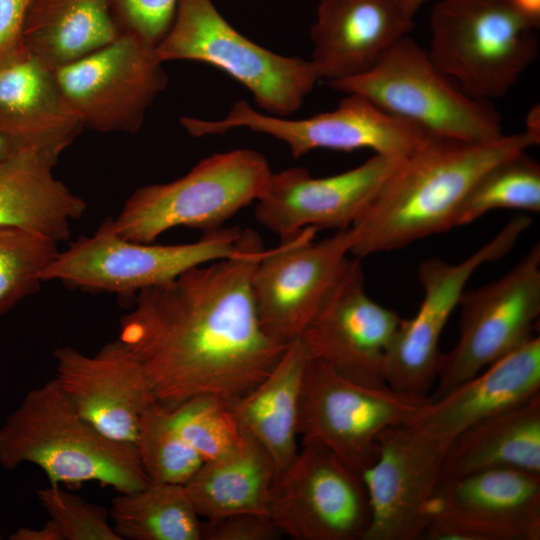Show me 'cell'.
Listing matches in <instances>:
<instances>
[{"mask_svg": "<svg viewBox=\"0 0 540 540\" xmlns=\"http://www.w3.org/2000/svg\"><path fill=\"white\" fill-rule=\"evenodd\" d=\"M41 505L64 540H122L108 522L109 512L50 484L37 492Z\"/></svg>", "mask_w": 540, "mask_h": 540, "instance_id": "d6a6232c", "label": "cell"}, {"mask_svg": "<svg viewBox=\"0 0 540 540\" xmlns=\"http://www.w3.org/2000/svg\"><path fill=\"white\" fill-rule=\"evenodd\" d=\"M264 251L259 234L245 228L232 256L137 293L118 339L142 365L158 403L173 408L201 394L233 402L279 361L289 343L264 330L251 286Z\"/></svg>", "mask_w": 540, "mask_h": 540, "instance_id": "6da1fadb", "label": "cell"}, {"mask_svg": "<svg viewBox=\"0 0 540 540\" xmlns=\"http://www.w3.org/2000/svg\"><path fill=\"white\" fill-rule=\"evenodd\" d=\"M276 478L264 447L242 430L228 454L201 464L184 488L200 517L215 520L238 513H263Z\"/></svg>", "mask_w": 540, "mask_h": 540, "instance_id": "484cf974", "label": "cell"}, {"mask_svg": "<svg viewBox=\"0 0 540 540\" xmlns=\"http://www.w3.org/2000/svg\"><path fill=\"white\" fill-rule=\"evenodd\" d=\"M403 158L374 154L352 169L321 178L303 167L273 172L255 202V219L279 239L307 227L348 229Z\"/></svg>", "mask_w": 540, "mask_h": 540, "instance_id": "d6986e66", "label": "cell"}, {"mask_svg": "<svg viewBox=\"0 0 540 540\" xmlns=\"http://www.w3.org/2000/svg\"><path fill=\"white\" fill-rule=\"evenodd\" d=\"M427 49L467 94L504 96L536 59L535 28L508 0H438L429 17Z\"/></svg>", "mask_w": 540, "mask_h": 540, "instance_id": "8992f818", "label": "cell"}, {"mask_svg": "<svg viewBox=\"0 0 540 540\" xmlns=\"http://www.w3.org/2000/svg\"><path fill=\"white\" fill-rule=\"evenodd\" d=\"M173 426L203 462L231 452L242 437L232 402L218 395L201 394L170 408Z\"/></svg>", "mask_w": 540, "mask_h": 540, "instance_id": "4dcf8cb0", "label": "cell"}, {"mask_svg": "<svg viewBox=\"0 0 540 540\" xmlns=\"http://www.w3.org/2000/svg\"><path fill=\"white\" fill-rule=\"evenodd\" d=\"M121 31L156 46L168 32L178 0H108Z\"/></svg>", "mask_w": 540, "mask_h": 540, "instance_id": "836d02e7", "label": "cell"}, {"mask_svg": "<svg viewBox=\"0 0 540 540\" xmlns=\"http://www.w3.org/2000/svg\"><path fill=\"white\" fill-rule=\"evenodd\" d=\"M317 229L304 228L264 251L251 280L264 330L288 344L314 318L342 273L353 244L350 228L315 241Z\"/></svg>", "mask_w": 540, "mask_h": 540, "instance_id": "9a60e30c", "label": "cell"}, {"mask_svg": "<svg viewBox=\"0 0 540 540\" xmlns=\"http://www.w3.org/2000/svg\"><path fill=\"white\" fill-rule=\"evenodd\" d=\"M527 215L512 218L491 240L459 263L429 258L418 266L423 299L414 317L403 319L386 351V385L400 392L427 395L442 361L439 343L471 276L504 257L531 225Z\"/></svg>", "mask_w": 540, "mask_h": 540, "instance_id": "8fae6325", "label": "cell"}, {"mask_svg": "<svg viewBox=\"0 0 540 540\" xmlns=\"http://www.w3.org/2000/svg\"><path fill=\"white\" fill-rule=\"evenodd\" d=\"M459 339L442 355L431 399L446 394L535 335L540 315V245L535 244L504 276L463 292Z\"/></svg>", "mask_w": 540, "mask_h": 540, "instance_id": "7c38bea8", "label": "cell"}, {"mask_svg": "<svg viewBox=\"0 0 540 540\" xmlns=\"http://www.w3.org/2000/svg\"><path fill=\"white\" fill-rule=\"evenodd\" d=\"M158 58L210 64L242 84L259 108L286 117L320 77L311 60L270 51L237 31L212 0H178L172 24L155 46Z\"/></svg>", "mask_w": 540, "mask_h": 540, "instance_id": "52a82bcc", "label": "cell"}, {"mask_svg": "<svg viewBox=\"0 0 540 540\" xmlns=\"http://www.w3.org/2000/svg\"><path fill=\"white\" fill-rule=\"evenodd\" d=\"M539 142L526 131L482 143L431 136L402 159L350 227V254L361 259L450 230L485 171Z\"/></svg>", "mask_w": 540, "mask_h": 540, "instance_id": "7a4b0ae2", "label": "cell"}, {"mask_svg": "<svg viewBox=\"0 0 540 540\" xmlns=\"http://www.w3.org/2000/svg\"><path fill=\"white\" fill-rule=\"evenodd\" d=\"M308 356L299 338L291 341L272 370L232 402L240 428L254 437L274 462L276 477L295 458L300 390Z\"/></svg>", "mask_w": 540, "mask_h": 540, "instance_id": "d4e9b609", "label": "cell"}, {"mask_svg": "<svg viewBox=\"0 0 540 540\" xmlns=\"http://www.w3.org/2000/svg\"><path fill=\"white\" fill-rule=\"evenodd\" d=\"M446 451L414 420L379 436L375 462L362 473L371 519L363 540H419Z\"/></svg>", "mask_w": 540, "mask_h": 540, "instance_id": "ac0fdd59", "label": "cell"}, {"mask_svg": "<svg viewBox=\"0 0 540 540\" xmlns=\"http://www.w3.org/2000/svg\"><path fill=\"white\" fill-rule=\"evenodd\" d=\"M32 0H0V66L26 51L24 26Z\"/></svg>", "mask_w": 540, "mask_h": 540, "instance_id": "d590c367", "label": "cell"}, {"mask_svg": "<svg viewBox=\"0 0 540 540\" xmlns=\"http://www.w3.org/2000/svg\"><path fill=\"white\" fill-rule=\"evenodd\" d=\"M55 164L23 145L0 167V227L37 233L56 243L70 237V223L84 214L86 203L54 177Z\"/></svg>", "mask_w": 540, "mask_h": 540, "instance_id": "603a6c76", "label": "cell"}, {"mask_svg": "<svg viewBox=\"0 0 540 540\" xmlns=\"http://www.w3.org/2000/svg\"><path fill=\"white\" fill-rule=\"evenodd\" d=\"M53 356L55 379L79 414L107 437L134 445L142 414L157 401L127 346L117 339L93 356L64 346Z\"/></svg>", "mask_w": 540, "mask_h": 540, "instance_id": "ffe728a7", "label": "cell"}, {"mask_svg": "<svg viewBox=\"0 0 540 540\" xmlns=\"http://www.w3.org/2000/svg\"><path fill=\"white\" fill-rule=\"evenodd\" d=\"M283 536L263 513H238L202 521L201 540H277Z\"/></svg>", "mask_w": 540, "mask_h": 540, "instance_id": "e575fe53", "label": "cell"}, {"mask_svg": "<svg viewBox=\"0 0 540 540\" xmlns=\"http://www.w3.org/2000/svg\"><path fill=\"white\" fill-rule=\"evenodd\" d=\"M514 10L535 29L540 26V0H508Z\"/></svg>", "mask_w": 540, "mask_h": 540, "instance_id": "74e56055", "label": "cell"}, {"mask_svg": "<svg viewBox=\"0 0 540 540\" xmlns=\"http://www.w3.org/2000/svg\"><path fill=\"white\" fill-rule=\"evenodd\" d=\"M431 397L404 393L388 385L356 383L327 363L308 358L300 390L297 435L318 444L362 475L376 460L379 436L414 420Z\"/></svg>", "mask_w": 540, "mask_h": 540, "instance_id": "ba28073f", "label": "cell"}, {"mask_svg": "<svg viewBox=\"0 0 540 540\" xmlns=\"http://www.w3.org/2000/svg\"><path fill=\"white\" fill-rule=\"evenodd\" d=\"M260 152L234 149L200 160L184 176L135 190L116 219L123 238L153 243L175 227L215 231L243 208L258 201L272 177Z\"/></svg>", "mask_w": 540, "mask_h": 540, "instance_id": "5b68a950", "label": "cell"}, {"mask_svg": "<svg viewBox=\"0 0 540 540\" xmlns=\"http://www.w3.org/2000/svg\"><path fill=\"white\" fill-rule=\"evenodd\" d=\"M120 32L108 0H32L24 44L54 71L109 44Z\"/></svg>", "mask_w": 540, "mask_h": 540, "instance_id": "4316f807", "label": "cell"}, {"mask_svg": "<svg viewBox=\"0 0 540 540\" xmlns=\"http://www.w3.org/2000/svg\"><path fill=\"white\" fill-rule=\"evenodd\" d=\"M83 126L54 71L28 50L0 66V131L57 162Z\"/></svg>", "mask_w": 540, "mask_h": 540, "instance_id": "7402d4cb", "label": "cell"}, {"mask_svg": "<svg viewBox=\"0 0 540 540\" xmlns=\"http://www.w3.org/2000/svg\"><path fill=\"white\" fill-rule=\"evenodd\" d=\"M508 468L540 475V391L482 418L448 449L440 479Z\"/></svg>", "mask_w": 540, "mask_h": 540, "instance_id": "cb8c5ba5", "label": "cell"}, {"mask_svg": "<svg viewBox=\"0 0 540 540\" xmlns=\"http://www.w3.org/2000/svg\"><path fill=\"white\" fill-rule=\"evenodd\" d=\"M134 447L150 483L185 485L203 463L173 426L170 408L158 402L142 414Z\"/></svg>", "mask_w": 540, "mask_h": 540, "instance_id": "f546056e", "label": "cell"}, {"mask_svg": "<svg viewBox=\"0 0 540 540\" xmlns=\"http://www.w3.org/2000/svg\"><path fill=\"white\" fill-rule=\"evenodd\" d=\"M11 540H64L57 524L49 519L40 528L21 527L9 536Z\"/></svg>", "mask_w": 540, "mask_h": 540, "instance_id": "8d00e7d4", "label": "cell"}, {"mask_svg": "<svg viewBox=\"0 0 540 540\" xmlns=\"http://www.w3.org/2000/svg\"><path fill=\"white\" fill-rule=\"evenodd\" d=\"M497 209L540 212V165L526 150L496 163L476 180L460 206L455 227Z\"/></svg>", "mask_w": 540, "mask_h": 540, "instance_id": "f1b7e54d", "label": "cell"}, {"mask_svg": "<svg viewBox=\"0 0 540 540\" xmlns=\"http://www.w3.org/2000/svg\"><path fill=\"white\" fill-rule=\"evenodd\" d=\"M540 114L539 108L533 107L527 115L526 132L540 137Z\"/></svg>", "mask_w": 540, "mask_h": 540, "instance_id": "ab89813d", "label": "cell"}, {"mask_svg": "<svg viewBox=\"0 0 540 540\" xmlns=\"http://www.w3.org/2000/svg\"><path fill=\"white\" fill-rule=\"evenodd\" d=\"M241 233L238 227H222L203 233L195 242L153 245L123 238L108 218L92 236L58 252L40 278L130 296L170 282L194 267L232 256Z\"/></svg>", "mask_w": 540, "mask_h": 540, "instance_id": "9c48e42d", "label": "cell"}, {"mask_svg": "<svg viewBox=\"0 0 540 540\" xmlns=\"http://www.w3.org/2000/svg\"><path fill=\"white\" fill-rule=\"evenodd\" d=\"M109 516L122 540H201L202 521L184 485L149 483L119 493Z\"/></svg>", "mask_w": 540, "mask_h": 540, "instance_id": "83f0119b", "label": "cell"}, {"mask_svg": "<svg viewBox=\"0 0 540 540\" xmlns=\"http://www.w3.org/2000/svg\"><path fill=\"white\" fill-rule=\"evenodd\" d=\"M180 123L194 137L247 128L285 143L295 158L315 149H371L375 154L405 157L431 137L421 128L381 110L357 94H347L332 111L304 119L264 114L247 101L238 100L221 120L182 117Z\"/></svg>", "mask_w": 540, "mask_h": 540, "instance_id": "30bf717a", "label": "cell"}, {"mask_svg": "<svg viewBox=\"0 0 540 540\" xmlns=\"http://www.w3.org/2000/svg\"><path fill=\"white\" fill-rule=\"evenodd\" d=\"M26 462L53 485L95 481L127 493L150 483L134 445L83 418L55 378L30 390L0 428V465L12 470Z\"/></svg>", "mask_w": 540, "mask_h": 540, "instance_id": "3957f363", "label": "cell"}, {"mask_svg": "<svg viewBox=\"0 0 540 540\" xmlns=\"http://www.w3.org/2000/svg\"><path fill=\"white\" fill-rule=\"evenodd\" d=\"M266 514L295 540H363L371 507L360 474L329 449L303 444L275 478Z\"/></svg>", "mask_w": 540, "mask_h": 540, "instance_id": "5bb4252c", "label": "cell"}, {"mask_svg": "<svg viewBox=\"0 0 540 540\" xmlns=\"http://www.w3.org/2000/svg\"><path fill=\"white\" fill-rule=\"evenodd\" d=\"M428 540H539L540 475L508 468L440 479Z\"/></svg>", "mask_w": 540, "mask_h": 540, "instance_id": "2e32d148", "label": "cell"}, {"mask_svg": "<svg viewBox=\"0 0 540 540\" xmlns=\"http://www.w3.org/2000/svg\"><path fill=\"white\" fill-rule=\"evenodd\" d=\"M402 318L366 292L360 258L348 259L318 312L298 337L308 358L362 385L384 386L386 351Z\"/></svg>", "mask_w": 540, "mask_h": 540, "instance_id": "e0dca14e", "label": "cell"}, {"mask_svg": "<svg viewBox=\"0 0 540 540\" xmlns=\"http://www.w3.org/2000/svg\"><path fill=\"white\" fill-rule=\"evenodd\" d=\"M402 9L414 18L419 8L429 0H397Z\"/></svg>", "mask_w": 540, "mask_h": 540, "instance_id": "60d3db41", "label": "cell"}, {"mask_svg": "<svg viewBox=\"0 0 540 540\" xmlns=\"http://www.w3.org/2000/svg\"><path fill=\"white\" fill-rule=\"evenodd\" d=\"M413 28L414 18L397 0H319L311 61L328 83L350 78Z\"/></svg>", "mask_w": 540, "mask_h": 540, "instance_id": "44dd1931", "label": "cell"}, {"mask_svg": "<svg viewBox=\"0 0 540 540\" xmlns=\"http://www.w3.org/2000/svg\"><path fill=\"white\" fill-rule=\"evenodd\" d=\"M155 46L121 31L109 44L54 70L58 87L83 128L134 133L167 86Z\"/></svg>", "mask_w": 540, "mask_h": 540, "instance_id": "4fadbf2b", "label": "cell"}, {"mask_svg": "<svg viewBox=\"0 0 540 540\" xmlns=\"http://www.w3.org/2000/svg\"><path fill=\"white\" fill-rule=\"evenodd\" d=\"M57 244L37 233L0 227V315L38 290L41 272L59 252Z\"/></svg>", "mask_w": 540, "mask_h": 540, "instance_id": "1f68e13d", "label": "cell"}, {"mask_svg": "<svg viewBox=\"0 0 540 540\" xmlns=\"http://www.w3.org/2000/svg\"><path fill=\"white\" fill-rule=\"evenodd\" d=\"M20 146L23 145L0 131V167Z\"/></svg>", "mask_w": 540, "mask_h": 540, "instance_id": "f35d334b", "label": "cell"}, {"mask_svg": "<svg viewBox=\"0 0 540 540\" xmlns=\"http://www.w3.org/2000/svg\"><path fill=\"white\" fill-rule=\"evenodd\" d=\"M329 85L360 95L431 136L482 143L504 135L495 106L467 94L410 35L391 45L366 71Z\"/></svg>", "mask_w": 540, "mask_h": 540, "instance_id": "277c9868", "label": "cell"}]
</instances>
